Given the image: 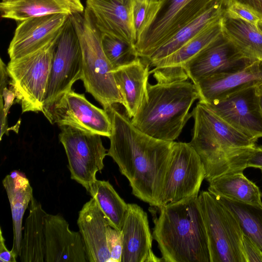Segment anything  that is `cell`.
Wrapping results in <instances>:
<instances>
[{"label": "cell", "mask_w": 262, "mask_h": 262, "mask_svg": "<svg viewBox=\"0 0 262 262\" xmlns=\"http://www.w3.org/2000/svg\"><path fill=\"white\" fill-rule=\"evenodd\" d=\"M136 0H86V9L101 32L135 47Z\"/></svg>", "instance_id": "15"}, {"label": "cell", "mask_w": 262, "mask_h": 262, "mask_svg": "<svg viewBox=\"0 0 262 262\" xmlns=\"http://www.w3.org/2000/svg\"><path fill=\"white\" fill-rule=\"evenodd\" d=\"M149 67L146 60L139 57L132 63L113 71L122 105L130 119L136 114L145 95Z\"/></svg>", "instance_id": "22"}, {"label": "cell", "mask_w": 262, "mask_h": 262, "mask_svg": "<svg viewBox=\"0 0 262 262\" xmlns=\"http://www.w3.org/2000/svg\"><path fill=\"white\" fill-rule=\"evenodd\" d=\"M107 246L111 262H120L123 251V242L121 231L108 226L106 230Z\"/></svg>", "instance_id": "35"}, {"label": "cell", "mask_w": 262, "mask_h": 262, "mask_svg": "<svg viewBox=\"0 0 262 262\" xmlns=\"http://www.w3.org/2000/svg\"><path fill=\"white\" fill-rule=\"evenodd\" d=\"M77 224L88 261L111 262L106 242V230L110 224L94 198L83 206Z\"/></svg>", "instance_id": "20"}, {"label": "cell", "mask_w": 262, "mask_h": 262, "mask_svg": "<svg viewBox=\"0 0 262 262\" xmlns=\"http://www.w3.org/2000/svg\"><path fill=\"white\" fill-rule=\"evenodd\" d=\"M199 201L207 234L211 262H246L243 233L231 211L216 196L202 191Z\"/></svg>", "instance_id": "6"}, {"label": "cell", "mask_w": 262, "mask_h": 262, "mask_svg": "<svg viewBox=\"0 0 262 262\" xmlns=\"http://www.w3.org/2000/svg\"><path fill=\"white\" fill-rule=\"evenodd\" d=\"M248 8L262 20V0H227Z\"/></svg>", "instance_id": "38"}, {"label": "cell", "mask_w": 262, "mask_h": 262, "mask_svg": "<svg viewBox=\"0 0 262 262\" xmlns=\"http://www.w3.org/2000/svg\"><path fill=\"white\" fill-rule=\"evenodd\" d=\"M256 26L258 30L262 33V20H259L256 24Z\"/></svg>", "instance_id": "42"}, {"label": "cell", "mask_w": 262, "mask_h": 262, "mask_svg": "<svg viewBox=\"0 0 262 262\" xmlns=\"http://www.w3.org/2000/svg\"><path fill=\"white\" fill-rule=\"evenodd\" d=\"M123 251L120 262L163 261L152 251L153 236L147 213L136 204H128L121 230Z\"/></svg>", "instance_id": "18"}, {"label": "cell", "mask_w": 262, "mask_h": 262, "mask_svg": "<svg viewBox=\"0 0 262 262\" xmlns=\"http://www.w3.org/2000/svg\"><path fill=\"white\" fill-rule=\"evenodd\" d=\"M69 16L57 13L19 22L8 49L10 60L34 53L57 40Z\"/></svg>", "instance_id": "14"}, {"label": "cell", "mask_w": 262, "mask_h": 262, "mask_svg": "<svg viewBox=\"0 0 262 262\" xmlns=\"http://www.w3.org/2000/svg\"><path fill=\"white\" fill-rule=\"evenodd\" d=\"M250 61L242 57L222 36L183 68L195 84L206 77L239 68Z\"/></svg>", "instance_id": "19"}, {"label": "cell", "mask_w": 262, "mask_h": 262, "mask_svg": "<svg viewBox=\"0 0 262 262\" xmlns=\"http://www.w3.org/2000/svg\"><path fill=\"white\" fill-rule=\"evenodd\" d=\"M242 246L246 262H262V251L249 237L244 235Z\"/></svg>", "instance_id": "37"}, {"label": "cell", "mask_w": 262, "mask_h": 262, "mask_svg": "<svg viewBox=\"0 0 262 262\" xmlns=\"http://www.w3.org/2000/svg\"><path fill=\"white\" fill-rule=\"evenodd\" d=\"M48 120L59 126H70L108 138L111 134L112 121L106 111L72 90L55 103Z\"/></svg>", "instance_id": "11"}, {"label": "cell", "mask_w": 262, "mask_h": 262, "mask_svg": "<svg viewBox=\"0 0 262 262\" xmlns=\"http://www.w3.org/2000/svg\"><path fill=\"white\" fill-rule=\"evenodd\" d=\"M152 236L163 261L211 262L198 196L158 208Z\"/></svg>", "instance_id": "3"}, {"label": "cell", "mask_w": 262, "mask_h": 262, "mask_svg": "<svg viewBox=\"0 0 262 262\" xmlns=\"http://www.w3.org/2000/svg\"><path fill=\"white\" fill-rule=\"evenodd\" d=\"M17 256L11 251L8 250L5 245V239L3 235L0 227V261L16 262Z\"/></svg>", "instance_id": "39"}, {"label": "cell", "mask_w": 262, "mask_h": 262, "mask_svg": "<svg viewBox=\"0 0 262 262\" xmlns=\"http://www.w3.org/2000/svg\"><path fill=\"white\" fill-rule=\"evenodd\" d=\"M256 92L257 95H262V82L256 86Z\"/></svg>", "instance_id": "41"}, {"label": "cell", "mask_w": 262, "mask_h": 262, "mask_svg": "<svg viewBox=\"0 0 262 262\" xmlns=\"http://www.w3.org/2000/svg\"><path fill=\"white\" fill-rule=\"evenodd\" d=\"M70 16L79 39L82 59L81 80L86 91L105 111L115 104L122 105L113 68L102 48L101 32L86 9L83 13Z\"/></svg>", "instance_id": "5"}, {"label": "cell", "mask_w": 262, "mask_h": 262, "mask_svg": "<svg viewBox=\"0 0 262 262\" xmlns=\"http://www.w3.org/2000/svg\"><path fill=\"white\" fill-rule=\"evenodd\" d=\"M208 190L215 195L249 204L262 203L258 187L243 172L220 176L209 182Z\"/></svg>", "instance_id": "27"}, {"label": "cell", "mask_w": 262, "mask_h": 262, "mask_svg": "<svg viewBox=\"0 0 262 262\" xmlns=\"http://www.w3.org/2000/svg\"><path fill=\"white\" fill-rule=\"evenodd\" d=\"M227 3V0H214L144 59L151 67L156 62L175 52L202 31L220 21L226 11Z\"/></svg>", "instance_id": "21"}, {"label": "cell", "mask_w": 262, "mask_h": 262, "mask_svg": "<svg viewBox=\"0 0 262 262\" xmlns=\"http://www.w3.org/2000/svg\"><path fill=\"white\" fill-rule=\"evenodd\" d=\"M45 262H86L80 232L71 231L61 215L47 214L45 219Z\"/></svg>", "instance_id": "17"}, {"label": "cell", "mask_w": 262, "mask_h": 262, "mask_svg": "<svg viewBox=\"0 0 262 262\" xmlns=\"http://www.w3.org/2000/svg\"><path fill=\"white\" fill-rule=\"evenodd\" d=\"M221 118L251 139L262 138V114L256 86L245 88L211 104Z\"/></svg>", "instance_id": "13"}, {"label": "cell", "mask_w": 262, "mask_h": 262, "mask_svg": "<svg viewBox=\"0 0 262 262\" xmlns=\"http://www.w3.org/2000/svg\"><path fill=\"white\" fill-rule=\"evenodd\" d=\"M214 0H161L162 10L142 43L138 56L148 58L159 47Z\"/></svg>", "instance_id": "12"}, {"label": "cell", "mask_w": 262, "mask_h": 262, "mask_svg": "<svg viewBox=\"0 0 262 262\" xmlns=\"http://www.w3.org/2000/svg\"><path fill=\"white\" fill-rule=\"evenodd\" d=\"M260 170H261V174H262V169H260Z\"/></svg>", "instance_id": "44"}, {"label": "cell", "mask_w": 262, "mask_h": 262, "mask_svg": "<svg viewBox=\"0 0 262 262\" xmlns=\"http://www.w3.org/2000/svg\"><path fill=\"white\" fill-rule=\"evenodd\" d=\"M158 83L171 84L184 81L189 78L183 68L155 67L150 71Z\"/></svg>", "instance_id": "34"}, {"label": "cell", "mask_w": 262, "mask_h": 262, "mask_svg": "<svg viewBox=\"0 0 262 262\" xmlns=\"http://www.w3.org/2000/svg\"><path fill=\"white\" fill-rule=\"evenodd\" d=\"M57 41L34 53L10 60L7 65L23 113L42 112Z\"/></svg>", "instance_id": "8"}, {"label": "cell", "mask_w": 262, "mask_h": 262, "mask_svg": "<svg viewBox=\"0 0 262 262\" xmlns=\"http://www.w3.org/2000/svg\"><path fill=\"white\" fill-rule=\"evenodd\" d=\"M214 195L234 215L243 234L262 251V203L249 204Z\"/></svg>", "instance_id": "30"}, {"label": "cell", "mask_w": 262, "mask_h": 262, "mask_svg": "<svg viewBox=\"0 0 262 262\" xmlns=\"http://www.w3.org/2000/svg\"><path fill=\"white\" fill-rule=\"evenodd\" d=\"M262 82V61H250L239 68L214 74L195 84L199 101L211 104L240 89Z\"/></svg>", "instance_id": "16"}, {"label": "cell", "mask_w": 262, "mask_h": 262, "mask_svg": "<svg viewBox=\"0 0 262 262\" xmlns=\"http://www.w3.org/2000/svg\"><path fill=\"white\" fill-rule=\"evenodd\" d=\"M118 104L106 110L112 125L107 155L127 179L133 194L158 207L174 141L159 140L141 132Z\"/></svg>", "instance_id": "1"}, {"label": "cell", "mask_w": 262, "mask_h": 262, "mask_svg": "<svg viewBox=\"0 0 262 262\" xmlns=\"http://www.w3.org/2000/svg\"><path fill=\"white\" fill-rule=\"evenodd\" d=\"M221 25L223 37L242 57L262 61V33L256 25L226 11Z\"/></svg>", "instance_id": "24"}, {"label": "cell", "mask_w": 262, "mask_h": 262, "mask_svg": "<svg viewBox=\"0 0 262 262\" xmlns=\"http://www.w3.org/2000/svg\"><path fill=\"white\" fill-rule=\"evenodd\" d=\"M221 20L198 34L175 52L156 62L151 67L184 69L186 63L222 37Z\"/></svg>", "instance_id": "28"}, {"label": "cell", "mask_w": 262, "mask_h": 262, "mask_svg": "<svg viewBox=\"0 0 262 262\" xmlns=\"http://www.w3.org/2000/svg\"><path fill=\"white\" fill-rule=\"evenodd\" d=\"M101 43L113 71L130 64L140 57L135 47L108 35L102 34Z\"/></svg>", "instance_id": "32"}, {"label": "cell", "mask_w": 262, "mask_h": 262, "mask_svg": "<svg viewBox=\"0 0 262 262\" xmlns=\"http://www.w3.org/2000/svg\"><path fill=\"white\" fill-rule=\"evenodd\" d=\"M249 167L262 169V145L254 148L247 163V168Z\"/></svg>", "instance_id": "40"}, {"label": "cell", "mask_w": 262, "mask_h": 262, "mask_svg": "<svg viewBox=\"0 0 262 262\" xmlns=\"http://www.w3.org/2000/svg\"><path fill=\"white\" fill-rule=\"evenodd\" d=\"M83 77L79 39L69 16L56 43L42 113L48 119L55 103Z\"/></svg>", "instance_id": "7"}, {"label": "cell", "mask_w": 262, "mask_h": 262, "mask_svg": "<svg viewBox=\"0 0 262 262\" xmlns=\"http://www.w3.org/2000/svg\"><path fill=\"white\" fill-rule=\"evenodd\" d=\"M191 114L194 123L189 143L204 166L205 179L209 182L223 175L243 172L257 141L200 101Z\"/></svg>", "instance_id": "2"}, {"label": "cell", "mask_w": 262, "mask_h": 262, "mask_svg": "<svg viewBox=\"0 0 262 262\" xmlns=\"http://www.w3.org/2000/svg\"><path fill=\"white\" fill-rule=\"evenodd\" d=\"M47 214L33 196L22 234L18 255L21 262H45V219Z\"/></svg>", "instance_id": "26"}, {"label": "cell", "mask_w": 262, "mask_h": 262, "mask_svg": "<svg viewBox=\"0 0 262 262\" xmlns=\"http://www.w3.org/2000/svg\"><path fill=\"white\" fill-rule=\"evenodd\" d=\"M81 0H2V18L17 22L45 15L62 13L72 15L84 11Z\"/></svg>", "instance_id": "23"}, {"label": "cell", "mask_w": 262, "mask_h": 262, "mask_svg": "<svg viewBox=\"0 0 262 262\" xmlns=\"http://www.w3.org/2000/svg\"><path fill=\"white\" fill-rule=\"evenodd\" d=\"M200 96L187 80L171 84L147 83L142 102L131 122L153 138L174 141L191 117L189 110Z\"/></svg>", "instance_id": "4"}, {"label": "cell", "mask_w": 262, "mask_h": 262, "mask_svg": "<svg viewBox=\"0 0 262 262\" xmlns=\"http://www.w3.org/2000/svg\"><path fill=\"white\" fill-rule=\"evenodd\" d=\"M3 185L9 199L12 218L13 241L11 250L18 256L22 238L23 216L33 196V189L29 180L17 170L7 175Z\"/></svg>", "instance_id": "25"}, {"label": "cell", "mask_w": 262, "mask_h": 262, "mask_svg": "<svg viewBox=\"0 0 262 262\" xmlns=\"http://www.w3.org/2000/svg\"><path fill=\"white\" fill-rule=\"evenodd\" d=\"M260 110L262 114V95H258Z\"/></svg>", "instance_id": "43"}, {"label": "cell", "mask_w": 262, "mask_h": 262, "mask_svg": "<svg viewBox=\"0 0 262 262\" xmlns=\"http://www.w3.org/2000/svg\"><path fill=\"white\" fill-rule=\"evenodd\" d=\"M89 192L95 199L110 226L121 231L127 213L128 204L107 181L96 180Z\"/></svg>", "instance_id": "29"}, {"label": "cell", "mask_w": 262, "mask_h": 262, "mask_svg": "<svg viewBox=\"0 0 262 262\" xmlns=\"http://www.w3.org/2000/svg\"><path fill=\"white\" fill-rule=\"evenodd\" d=\"M59 127V139L67 156L71 178L89 192L107 155L101 136L70 126Z\"/></svg>", "instance_id": "9"}, {"label": "cell", "mask_w": 262, "mask_h": 262, "mask_svg": "<svg viewBox=\"0 0 262 262\" xmlns=\"http://www.w3.org/2000/svg\"><path fill=\"white\" fill-rule=\"evenodd\" d=\"M226 11L255 25L260 20L249 9L236 3L227 2Z\"/></svg>", "instance_id": "36"}, {"label": "cell", "mask_w": 262, "mask_h": 262, "mask_svg": "<svg viewBox=\"0 0 262 262\" xmlns=\"http://www.w3.org/2000/svg\"><path fill=\"white\" fill-rule=\"evenodd\" d=\"M0 139L8 132V114L11 106L19 103L18 94L10 77L7 66L0 60Z\"/></svg>", "instance_id": "33"}, {"label": "cell", "mask_w": 262, "mask_h": 262, "mask_svg": "<svg viewBox=\"0 0 262 262\" xmlns=\"http://www.w3.org/2000/svg\"><path fill=\"white\" fill-rule=\"evenodd\" d=\"M205 176L201 158L190 144L174 141L158 208L198 196Z\"/></svg>", "instance_id": "10"}, {"label": "cell", "mask_w": 262, "mask_h": 262, "mask_svg": "<svg viewBox=\"0 0 262 262\" xmlns=\"http://www.w3.org/2000/svg\"><path fill=\"white\" fill-rule=\"evenodd\" d=\"M162 8L161 0H136L134 8L137 41L136 49L143 42Z\"/></svg>", "instance_id": "31"}]
</instances>
